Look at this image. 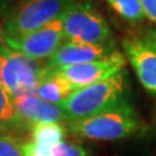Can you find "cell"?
Here are the masks:
<instances>
[{"instance_id": "cell-1", "label": "cell", "mask_w": 156, "mask_h": 156, "mask_svg": "<svg viewBox=\"0 0 156 156\" xmlns=\"http://www.w3.org/2000/svg\"><path fill=\"white\" fill-rule=\"evenodd\" d=\"M65 128L78 138L111 142L138 134L143 130V125L133 107L128 101H124L116 108L96 116L68 121Z\"/></svg>"}, {"instance_id": "cell-2", "label": "cell", "mask_w": 156, "mask_h": 156, "mask_svg": "<svg viewBox=\"0 0 156 156\" xmlns=\"http://www.w3.org/2000/svg\"><path fill=\"white\" fill-rule=\"evenodd\" d=\"M126 77L124 70L98 83L76 90L60 107L68 121L83 120L111 111L125 100Z\"/></svg>"}, {"instance_id": "cell-3", "label": "cell", "mask_w": 156, "mask_h": 156, "mask_svg": "<svg viewBox=\"0 0 156 156\" xmlns=\"http://www.w3.org/2000/svg\"><path fill=\"white\" fill-rule=\"evenodd\" d=\"M47 70V62L13 51L0 41V85L12 99L37 95Z\"/></svg>"}, {"instance_id": "cell-4", "label": "cell", "mask_w": 156, "mask_h": 156, "mask_svg": "<svg viewBox=\"0 0 156 156\" xmlns=\"http://www.w3.org/2000/svg\"><path fill=\"white\" fill-rule=\"evenodd\" d=\"M77 2L80 0H16L5 17L2 33L16 37L35 31L61 18Z\"/></svg>"}, {"instance_id": "cell-5", "label": "cell", "mask_w": 156, "mask_h": 156, "mask_svg": "<svg viewBox=\"0 0 156 156\" xmlns=\"http://www.w3.org/2000/svg\"><path fill=\"white\" fill-rule=\"evenodd\" d=\"M61 25L66 42L87 44L112 43L108 22L90 0H80L61 16Z\"/></svg>"}, {"instance_id": "cell-6", "label": "cell", "mask_w": 156, "mask_h": 156, "mask_svg": "<svg viewBox=\"0 0 156 156\" xmlns=\"http://www.w3.org/2000/svg\"><path fill=\"white\" fill-rule=\"evenodd\" d=\"M2 41L13 51L42 61L48 60L58 50V47L65 42V37L61 20L58 18L35 31L23 35L9 37L2 33Z\"/></svg>"}, {"instance_id": "cell-7", "label": "cell", "mask_w": 156, "mask_h": 156, "mask_svg": "<svg viewBox=\"0 0 156 156\" xmlns=\"http://www.w3.org/2000/svg\"><path fill=\"white\" fill-rule=\"evenodd\" d=\"M125 57L120 51H115L101 60L86 62V64L73 65L58 68V69H50L53 70L57 76L69 83L73 89L80 90L86 86L98 83L100 81H104L112 76H116L117 73L122 72L125 68Z\"/></svg>"}, {"instance_id": "cell-8", "label": "cell", "mask_w": 156, "mask_h": 156, "mask_svg": "<svg viewBox=\"0 0 156 156\" xmlns=\"http://www.w3.org/2000/svg\"><path fill=\"white\" fill-rule=\"evenodd\" d=\"M122 47L139 82L156 96V46L143 35L125 38Z\"/></svg>"}, {"instance_id": "cell-9", "label": "cell", "mask_w": 156, "mask_h": 156, "mask_svg": "<svg viewBox=\"0 0 156 156\" xmlns=\"http://www.w3.org/2000/svg\"><path fill=\"white\" fill-rule=\"evenodd\" d=\"M115 44L107 43V44H87L81 42H64L58 47V50L46 61L47 66L51 69L58 68L73 66L86 64V62L101 60L111 53H113Z\"/></svg>"}, {"instance_id": "cell-10", "label": "cell", "mask_w": 156, "mask_h": 156, "mask_svg": "<svg viewBox=\"0 0 156 156\" xmlns=\"http://www.w3.org/2000/svg\"><path fill=\"white\" fill-rule=\"evenodd\" d=\"M12 100L18 117L30 128L35 124L68 122V117L60 105L47 103L37 95L21 96Z\"/></svg>"}, {"instance_id": "cell-11", "label": "cell", "mask_w": 156, "mask_h": 156, "mask_svg": "<svg viewBox=\"0 0 156 156\" xmlns=\"http://www.w3.org/2000/svg\"><path fill=\"white\" fill-rule=\"evenodd\" d=\"M72 92H74V89L64 78L57 76L55 72L48 68L44 78L42 80L41 85L38 87L37 96H39L47 103L61 105L72 95Z\"/></svg>"}, {"instance_id": "cell-12", "label": "cell", "mask_w": 156, "mask_h": 156, "mask_svg": "<svg viewBox=\"0 0 156 156\" xmlns=\"http://www.w3.org/2000/svg\"><path fill=\"white\" fill-rule=\"evenodd\" d=\"M30 126H27L20 119L16 108H14L12 98L0 85V133L9 134L11 131H30Z\"/></svg>"}, {"instance_id": "cell-13", "label": "cell", "mask_w": 156, "mask_h": 156, "mask_svg": "<svg viewBox=\"0 0 156 156\" xmlns=\"http://www.w3.org/2000/svg\"><path fill=\"white\" fill-rule=\"evenodd\" d=\"M31 140L41 144L55 147L64 142L66 128L61 124H35L30 129Z\"/></svg>"}, {"instance_id": "cell-14", "label": "cell", "mask_w": 156, "mask_h": 156, "mask_svg": "<svg viewBox=\"0 0 156 156\" xmlns=\"http://www.w3.org/2000/svg\"><path fill=\"white\" fill-rule=\"evenodd\" d=\"M107 4L128 22H139L144 18L140 0H105Z\"/></svg>"}, {"instance_id": "cell-15", "label": "cell", "mask_w": 156, "mask_h": 156, "mask_svg": "<svg viewBox=\"0 0 156 156\" xmlns=\"http://www.w3.org/2000/svg\"><path fill=\"white\" fill-rule=\"evenodd\" d=\"M0 156H23L21 144L12 134L0 133Z\"/></svg>"}, {"instance_id": "cell-16", "label": "cell", "mask_w": 156, "mask_h": 156, "mask_svg": "<svg viewBox=\"0 0 156 156\" xmlns=\"http://www.w3.org/2000/svg\"><path fill=\"white\" fill-rule=\"evenodd\" d=\"M52 156H90V154L82 146L64 140V142L53 147Z\"/></svg>"}, {"instance_id": "cell-17", "label": "cell", "mask_w": 156, "mask_h": 156, "mask_svg": "<svg viewBox=\"0 0 156 156\" xmlns=\"http://www.w3.org/2000/svg\"><path fill=\"white\" fill-rule=\"evenodd\" d=\"M22 155L23 156H52L53 147L37 143L34 140H27V142L21 144Z\"/></svg>"}, {"instance_id": "cell-18", "label": "cell", "mask_w": 156, "mask_h": 156, "mask_svg": "<svg viewBox=\"0 0 156 156\" xmlns=\"http://www.w3.org/2000/svg\"><path fill=\"white\" fill-rule=\"evenodd\" d=\"M144 17L156 23V0H140Z\"/></svg>"}, {"instance_id": "cell-19", "label": "cell", "mask_w": 156, "mask_h": 156, "mask_svg": "<svg viewBox=\"0 0 156 156\" xmlns=\"http://www.w3.org/2000/svg\"><path fill=\"white\" fill-rule=\"evenodd\" d=\"M16 3V0H0V18H5Z\"/></svg>"}, {"instance_id": "cell-20", "label": "cell", "mask_w": 156, "mask_h": 156, "mask_svg": "<svg viewBox=\"0 0 156 156\" xmlns=\"http://www.w3.org/2000/svg\"><path fill=\"white\" fill-rule=\"evenodd\" d=\"M144 37L147 38L151 43H154V44L156 46V29H154V30H150L147 34H144Z\"/></svg>"}, {"instance_id": "cell-21", "label": "cell", "mask_w": 156, "mask_h": 156, "mask_svg": "<svg viewBox=\"0 0 156 156\" xmlns=\"http://www.w3.org/2000/svg\"><path fill=\"white\" fill-rule=\"evenodd\" d=\"M0 41H2V30H0Z\"/></svg>"}]
</instances>
